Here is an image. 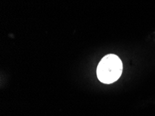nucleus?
I'll return each mask as SVG.
<instances>
[{"label":"nucleus","mask_w":155,"mask_h":116,"mask_svg":"<svg viewBox=\"0 0 155 116\" xmlns=\"http://www.w3.org/2000/svg\"><path fill=\"white\" fill-rule=\"evenodd\" d=\"M123 72V63L116 54H107L97 68V76L99 81L105 84H110L116 81Z\"/></svg>","instance_id":"obj_1"}]
</instances>
